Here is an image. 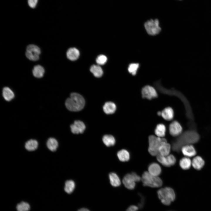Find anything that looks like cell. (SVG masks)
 Segmentation results:
<instances>
[{
	"mask_svg": "<svg viewBox=\"0 0 211 211\" xmlns=\"http://www.w3.org/2000/svg\"><path fill=\"white\" fill-rule=\"evenodd\" d=\"M199 139V136L196 132L188 131L181 135L173 142L172 148L173 151L178 152L183 146L196 143Z\"/></svg>",
	"mask_w": 211,
	"mask_h": 211,
	"instance_id": "cell-1",
	"label": "cell"
},
{
	"mask_svg": "<svg viewBox=\"0 0 211 211\" xmlns=\"http://www.w3.org/2000/svg\"><path fill=\"white\" fill-rule=\"evenodd\" d=\"M85 104V101L84 98L80 94L76 93H72L65 103L67 109L73 111L81 110L84 108Z\"/></svg>",
	"mask_w": 211,
	"mask_h": 211,
	"instance_id": "cell-2",
	"label": "cell"
},
{
	"mask_svg": "<svg viewBox=\"0 0 211 211\" xmlns=\"http://www.w3.org/2000/svg\"><path fill=\"white\" fill-rule=\"evenodd\" d=\"M158 198L163 204L169 205L175 199L176 195L173 190L169 187L161 188L157 191Z\"/></svg>",
	"mask_w": 211,
	"mask_h": 211,
	"instance_id": "cell-3",
	"label": "cell"
},
{
	"mask_svg": "<svg viewBox=\"0 0 211 211\" xmlns=\"http://www.w3.org/2000/svg\"><path fill=\"white\" fill-rule=\"evenodd\" d=\"M143 185L152 188H158L161 186L163 182L158 176L151 175L148 171L144 172L141 178Z\"/></svg>",
	"mask_w": 211,
	"mask_h": 211,
	"instance_id": "cell-4",
	"label": "cell"
},
{
	"mask_svg": "<svg viewBox=\"0 0 211 211\" xmlns=\"http://www.w3.org/2000/svg\"><path fill=\"white\" fill-rule=\"evenodd\" d=\"M149 147L148 151L153 156H157L159 154V149L161 143L166 141L165 138L151 135L148 137Z\"/></svg>",
	"mask_w": 211,
	"mask_h": 211,
	"instance_id": "cell-5",
	"label": "cell"
},
{
	"mask_svg": "<svg viewBox=\"0 0 211 211\" xmlns=\"http://www.w3.org/2000/svg\"><path fill=\"white\" fill-rule=\"evenodd\" d=\"M144 27L147 33L151 35L159 34L161 30L159 21L157 19H150L144 23Z\"/></svg>",
	"mask_w": 211,
	"mask_h": 211,
	"instance_id": "cell-6",
	"label": "cell"
},
{
	"mask_svg": "<svg viewBox=\"0 0 211 211\" xmlns=\"http://www.w3.org/2000/svg\"><path fill=\"white\" fill-rule=\"evenodd\" d=\"M41 53L40 48L33 44L29 45L27 47L25 52L26 57L32 61L38 60Z\"/></svg>",
	"mask_w": 211,
	"mask_h": 211,
	"instance_id": "cell-7",
	"label": "cell"
},
{
	"mask_svg": "<svg viewBox=\"0 0 211 211\" xmlns=\"http://www.w3.org/2000/svg\"><path fill=\"white\" fill-rule=\"evenodd\" d=\"M156 159L159 162L166 167L172 166L175 164L176 161V158L172 154L164 156L159 154L156 156Z\"/></svg>",
	"mask_w": 211,
	"mask_h": 211,
	"instance_id": "cell-8",
	"label": "cell"
},
{
	"mask_svg": "<svg viewBox=\"0 0 211 211\" xmlns=\"http://www.w3.org/2000/svg\"><path fill=\"white\" fill-rule=\"evenodd\" d=\"M142 94L143 98L151 100L156 98L157 93L155 89L152 86H146L142 88Z\"/></svg>",
	"mask_w": 211,
	"mask_h": 211,
	"instance_id": "cell-9",
	"label": "cell"
},
{
	"mask_svg": "<svg viewBox=\"0 0 211 211\" xmlns=\"http://www.w3.org/2000/svg\"><path fill=\"white\" fill-rule=\"evenodd\" d=\"M123 183L125 187L129 190H133L135 187L136 181L132 173L126 174L122 180Z\"/></svg>",
	"mask_w": 211,
	"mask_h": 211,
	"instance_id": "cell-10",
	"label": "cell"
},
{
	"mask_svg": "<svg viewBox=\"0 0 211 211\" xmlns=\"http://www.w3.org/2000/svg\"><path fill=\"white\" fill-rule=\"evenodd\" d=\"M169 131L171 135L174 137L177 136L181 134L182 131V128L178 122L175 121L170 124Z\"/></svg>",
	"mask_w": 211,
	"mask_h": 211,
	"instance_id": "cell-11",
	"label": "cell"
},
{
	"mask_svg": "<svg viewBox=\"0 0 211 211\" xmlns=\"http://www.w3.org/2000/svg\"><path fill=\"white\" fill-rule=\"evenodd\" d=\"M70 127L73 133L78 134L82 133L84 131L86 126L82 121L78 120L75 121L74 123L71 125Z\"/></svg>",
	"mask_w": 211,
	"mask_h": 211,
	"instance_id": "cell-12",
	"label": "cell"
},
{
	"mask_svg": "<svg viewBox=\"0 0 211 211\" xmlns=\"http://www.w3.org/2000/svg\"><path fill=\"white\" fill-rule=\"evenodd\" d=\"M181 150L183 154L188 157L193 156L196 154L195 148L191 144L185 145L182 147Z\"/></svg>",
	"mask_w": 211,
	"mask_h": 211,
	"instance_id": "cell-13",
	"label": "cell"
},
{
	"mask_svg": "<svg viewBox=\"0 0 211 211\" xmlns=\"http://www.w3.org/2000/svg\"><path fill=\"white\" fill-rule=\"evenodd\" d=\"M171 147V145L167 143V141L162 142L159 149V154L164 156L169 155Z\"/></svg>",
	"mask_w": 211,
	"mask_h": 211,
	"instance_id": "cell-14",
	"label": "cell"
},
{
	"mask_svg": "<svg viewBox=\"0 0 211 211\" xmlns=\"http://www.w3.org/2000/svg\"><path fill=\"white\" fill-rule=\"evenodd\" d=\"M161 168L159 165L156 163H152L149 166L148 172L152 175L158 176L161 173Z\"/></svg>",
	"mask_w": 211,
	"mask_h": 211,
	"instance_id": "cell-15",
	"label": "cell"
},
{
	"mask_svg": "<svg viewBox=\"0 0 211 211\" xmlns=\"http://www.w3.org/2000/svg\"><path fill=\"white\" fill-rule=\"evenodd\" d=\"M205 161L201 157L197 156L193 159L192 161V165L193 167L197 170L201 169L204 166Z\"/></svg>",
	"mask_w": 211,
	"mask_h": 211,
	"instance_id": "cell-16",
	"label": "cell"
},
{
	"mask_svg": "<svg viewBox=\"0 0 211 211\" xmlns=\"http://www.w3.org/2000/svg\"><path fill=\"white\" fill-rule=\"evenodd\" d=\"M161 116L165 120L170 121L173 118L174 112L173 109L170 107L165 108L161 112Z\"/></svg>",
	"mask_w": 211,
	"mask_h": 211,
	"instance_id": "cell-17",
	"label": "cell"
},
{
	"mask_svg": "<svg viewBox=\"0 0 211 211\" xmlns=\"http://www.w3.org/2000/svg\"><path fill=\"white\" fill-rule=\"evenodd\" d=\"M115 104L111 102L106 103L103 107V111L106 114H109L114 113L116 110Z\"/></svg>",
	"mask_w": 211,
	"mask_h": 211,
	"instance_id": "cell-18",
	"label": "cell"
},
{
	"mask_svg": "<svg viewBox=\"0 0 211 211\" xmlns=\"http://www.w3.org/2000/svg\"><path fill=\"white\" fill-rule=\"evenodd\" d=\"M67 56L69 59L74 61L77 59L79 56V52L78 50L75 48H71L67 50Z\"/></svg>",
	"mask_w": 211,
	"mask_h": 211,
	"instance_id": "cell-19",
	"label": "cell"
},
{
	"mask_svg": "<svg viewBox=\"0 0 211 211\" xmlns=\"http://www.w3.org/2000/svg\"><path fill=\"white\" fill-rule=\"evenodd\" d=\"M3 96L4 99L7 101H10L14 97V94L12 90L9 87H4L3 89Z\"/></svg>",
	"mask_w": 211,
	"mask_h": 211,
	"instance_id": "cell-20",
	"label": "cell"
},
{
	"mask_svg": "<svg viewBox=\"0 0 211 211\" xmlns=\"http://www.w3.org/2000/svg\"><path fill=\"white\" fill-rule=\"evenodd\" d=\"M117 155L118 159L121 161H127L130 159V154L126 150L122 149L120 150L118 152Z\"/></svg>",
	"mask_w": 211,
	"mask_h": 211,
	"instance_id": "cell-21",
	"label": "cell"
},
{
	"mask_svg": "<svg viewBox=\"0 0 211 211\" xmlns=\"http://www.w3.org/2000/svg\"><path fill=\"white\" fill-rule=\"evenodd\" d=\"M166 127L163 124H159L157 125L154 131L156 135L159 137L163 138L165 135Z\"/></svg>",
	"mask_w": 211,
	"mask_h": 211,
	"instance_id": "cell-22",
	"label": "cell"
},
{
	"mask_svg": "<svg viewBox=\"0 0 211 211\" xmlns=\"http://www.w3.org/2000/svg\"><path fill=\"white\" fill-rule=\"evenodd\" d=\"M110 182L112 186L115 187L119 186L121 181L118 176L115 173H111L109 174Z\"/></svg>",
	"mask_w": 211,
	"mask_h": 211,
	"instance_id": "cell-23",
	"label": "cell"
},
{
	"mask_svg": "<svg viewBox=\"0 0 211 211\" xmlns=\"http://www.w3.org/2000/svg\"><path fill=\"white\" fill-rule=\"evenodd\" d=\"M45 73L44 68L40 65H37L34 66L33 70L34 76L37 78L43 77Z\"/></svg>",
	"mask_w": 211,
	"mask_h": 211,
	"instance_id": "cell-24",
	"label": "cell"
},
{
	"mask_svg": "<svg viewBox=\"0 0 211 211\" xmlns=\"http://www.w3.org/2000/svg\"><path fill=\"white\" fill-rule=\"evenodd\" d=\"M192 165V161L188 157H185L181 159L179 161L180 167L183 169L188 170L190 168Z\"/></svg>",
	"mask_w": 211,
	"mask_h": 211,
	"instance_id": "cell-25",
	"label": "cell"
},
{
	"mask_svg": "<svg viewBox=\"0 0 211 211\" xmlns=\"http://www.w3.org/2000/svg\"><path fill=\"white\" fill-rule=\"evenodd\" d=\"M38 143L37 141L33 139H30L25 143V147L28 151H32L35 150L38 147Z\"/></svg>",
	"mask_w": 211,
	"mask_h": 211,
	"instance_id": "cell-26",
	"label": "cell"
},
{
	"mask_svg": "<svg viewBox=\"0 0 211 211\" xmlns=\"http://www.w3.org/2000/svg\"><path fill=\"white\" fill-rule=\"evenodd\" d=\"M102 140L105 144L107 147L113 146L115 143L114 137L110 135H104L102 138Z\"/></svg>",
	"mask_w": 211,
	"mask_h": 211,
	"instance_id": "cell-27",
	"label": "cell"
},
{
	"mask_svg": "<svg viewBox=\"0 0 211 211\" xmlns=\"http://www.w3.org/2000/svg\"><path fill=\"white\" fill-rule=\"evenodd\" d=\"M47 148L52 151H55L58 146V142L57 140L52 137L48 139L47 142Z\"/></svg>",
	"mask_w": 211,
	"mask_h": 211,
	"instance_id": "cell-28",
	"label": "cell"
},
{
	"mask_svg": "<svg viewBox=\"0 0 211 211\" xmlns=\"http://www.w3.org/2000/svg\"><path fill=\"white\" fill-rule=\"evenodd\" d=\"M75 188V183L72 180L67 181L65 183L64 190L68 194H71L73 192Z\"/></svg>",
	"mask_w": 211,
	"mask_h": 211,
	"instance_id": "cell-29",
	"label": "cell"
},
{
	"mask_svg": "<svg viewBox=\"0 0 211 211\" xmlns=\"http://www.w3.org/2000/svg\"><path fill=\"white\" fill-rule=\"evenodd\" d=\"M90 70L94 76L96 77H100L103 74V70L98 65H93L91 67Z\"/></svg>",
	"mask_w": 211,
	"mask_h": 211,
	"instance_id": "cell-30",
	"label": "cell"
},
{
	"mask_svg": "<svg viewBox=\"0 0 211 211\" xmlns=\"http://www.w3.org/2000/svg\"><path fill=\"white\" fill-rule=\"evenodd\" d=\"M16 208L17 211H28L30 206L28 203L22 201L17 205Z\"/></svg>",
	"mask_w": 211,
	"mask_h": 211,
	"instance_id": "cell-31",
	"label": "cell"
},
{
	"mask_svg": "<svg viewBox=\"0 0 211 211\" xmlns=\"http://www.w3.org/2000/svg\"><path fill=\"white\" fill-rule=\"evenodd\" d=\"M139 67L138 63H132L130 64L128 67V71L132 75H135Z\"/></svg>",
	"mask_w": 211,
	"mask_h": 211,
	"instance_id": "cell-32",
	"label": "cell"
},
{
	"mask_svg": "<svg viewBox=\"0 0 211 211\" xmlns=\"http://www.w3.org/2000/svg\"><path fill=\"white\" fill-rule=\"evenodd\" d=\"M107 61V58L105 55H100L98 56L96 59V62L98 64L103 65Z\"/></svg>",
	"mask_w": 211,
	"mask_h": 211,
	"instance_id": "cell-33",
	"label": "cell"
},
{
	"mask_svg": "<svg viewBox=\"0 0 211 211\" xmlns=\"http://www.w3.org/2000/svg\"><path fill=\"white\" fill-rule=\"evenodd\" d=\"M38 0H28L29 6L32 8H34L36 6Z\"/></svg>",
	"mask_w": 211,
	"mask_h": 211,
	"instance_id": "cell-34",
	"label": "cell"
},
{
	"mask_svg": "<svg viewBox=\"0 0 211 211\" xmlns=\"http://www.w3.org/2000/svg\"><path fill=\"white\" fill-rule=\"evenodd\" d=\"M138 209V207L134 205H132L129 206L127 209L126 211H137Z\"/></svg>",
	"mask_w": 211,
	"mask_h": 211,
	"instance_id": "cell-35",
	"label": "cell"
},
{
	"mask_svg": "<svg viewBox=\"0 0 211 211\" xmlns=\"http://www.w3.org/2000/svg\"><path fill=\"white\" fill-rule=\"evenodd\" d=\"M134 176L136 182H139L141 180V177L135 173L132 172L131 173Z\"/></svg>",
	"mask_w": 211,
	"mask_h": 211,
	"instance_id": "cell-36",
	"label": "cell"
},
{
	"mask_svg": "<svg viewBox=\"0 0 211 211\" xmlns=\"http://www.w3.org/2000/svg\"><path fill=\"white\" fill-rule=\"evenodd\" d=\"M78 211H90L89 209L85 208H82L79 209Z\"/></svg>",
	"mask_w": 211,
	"mask_h": 211,
	"instance_id": "cell-37",
	"label": "cell"
},
{
	"mask_svg": "<svg viewBox=\"0 0 211 211\" xmlns=\"http://www.w3.org/2000/svg\"><path fill=\"white\" fill-rule=\"evenodd\" d=\"M157 114L159 115H161V112L159 111L157 112Z\"/></svg>",
	"mask_w": 211,
	"mask_h": 211,
	"instance_id": "cell-38",
	"label": "cell"
}]
</instances>
